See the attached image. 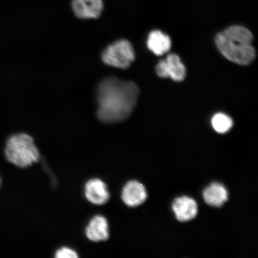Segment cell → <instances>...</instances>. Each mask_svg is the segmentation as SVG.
I'll return each instance as SVG.
<instances>
[{
    "label": "cell",
    "instance_id": "obj_1",
    "mask_svg": "<svg viewBox=\"0 0 258 258\" xmlns=\"http://www.w3.org/2000/svg\"><path fill=\"white\" fill-rule=\"evenodd\" d=\"M140 89L134 82L109 77L97 89L98 108L97 116L106 123L126 120L137 105Z\"/></svg>",
    "mask_w": 258,
    "mask_h": 258
},
{
    "label": "cell",
    "instance_id": "obj_2",
    "mask_svg": "<svg viewBox=\"0 0 258 258\" xmlns=\"http://www.w3.org/2000/svg\"><path fill=\"white\" fill-rule=\"evenodd\" d=\"M251 32L242 26H231L219 33L216 45L222 55L241 66H248L255 59L256 51L252 46Z\"/></svg>",
    "mask_w": 258,
    "mask_h": 258
},
{
    "label": "cell",
    "instance_id": "obj_3",
    "mask_svg": "<svg viewBox=\"0 0 258 258\" xmlns=\"http://www.w3.org/2000/svg\"><path fill=\"white\" fill-rule=\"evenodd\" d=\"M5 155L9 162L21 168L32 165L40 159L33 138L26 134H16L9 139Z\"/></svg>",
    "mask_w": 258,
    "mask_h": 258
},
{
    "label": "cell",
    "instance_id": "obj_4",
    "mask_svg": "<svg viewBox=\"0 0 258 258\" xmlns=\"http://www.w3.org/2000/svg\"><path fill=\"white\" fill-rule=\"evenodd\" d=\"M101 59L106 66L125 70L135 60L134 48L130 41L124 39L118 40L105 48Z\"/></svg>",
    "mask_w": 258,
    "mask_h": 258
},
{
    "label": "cell",
    "instance_id": "obj_5",
    "mask_svg": "<svg viewBox=\"0 0 258 258\" xmlns=\"http://www.w3.org/2000/svg\"><path fill=\"white\" fill-rule=\"evenodd\" d=\"M156 73L161 78H170L177 82L185 79L186 71L178 56L170 54L156 67Z\"/></svg>",
    "mask_w": 258,
    "mask_h": 258
},
{
    "label": "cell",
    "instance_id": "obj_6",
    "mask_svg": "<svg viewBox=\"0 0 258 258\" xmlns=\"http://www.w3.org/2000/svg\"><path fill=\"white\" fill-rule=\"evenodd\" d=\"M72 8L80 19H98L104 11V0H72Z\"/></svg>",
    "mask_w": 258,
    "mask_h": 258
},
{
    "label": "cell",
    "instance_id": "obj_7",
    "mask_svg": "<svg viewBox=\"0 0 258 258\" xmlns=\"http://www.w3.org/2000/svg\"><path fill=\"white\" fill-rule=\"evenodd\" d=\"M147 197V190L145 186L137 180L128 182L122 189V201L129 207H137L143 204Z\"/></svg>",
    "mask_w": 258,
    "mask_h": 258
},
{
    "label": "cell",
    "instance_id": "obj_8",
    "mask_svg": "<svg viewBox=\"0 0 258 258\" xmlns=\"http://www.w3.org/2000/svg\"><path fill=\"white\" fill-rule=\"evenodd\" d=\"M172 209L177 220L186 222L192 220L198 215V207L195 200L183 196L173 202Z\"/></svg>",
    "mask_w": 258,
    "mask_h": 258
},
{
    "label": "cell",
    "instance_id": "obj_9",
    "mask_svg": "<svg viewBox=\"0 0 258 258\" xmlns=\"http://www.w3.org/2000/svg\"><path fill=\"white\" fill-rule=\"evenodd\" d=\"M85 196L93 205H103L109 201V193L105 183L101 179H93L87 182Z\"/></svg>",
    "mask_w": 258,
    "mask_h": 258
},
{
    "label": "cell",
    "instance_id": "obj_10",
    "mask_svg": "<svg viewBox=\"0 0 258 258\" xmlns=\"http://www.w3.org/2000/svg\"><path fill=\"white\" fill-rule=\"evenodd\" d=\"M86 236L95 242L107 240L109 238L108 224L102 216H96L90 221L86 230Z\"/></svg>",
    "mask_w": 258,
    "mask_h": 258
},
{
    "label": "cell",
    "instance_id": "obj_11",
    "mask_svg": "<svg viewBox=\"0 0 258 258\" xmlns=\"http://www.w3.org/2000/svg\"><path fill=\"white\" fill-rule=\"evenodd\" d=\"M147 46L157 56L163 55L170 50L172 41L168 35L159 30H154L148 35Z\"/></svg>",
    "mask_w": 258,
    "mask_h": 258
},
{
    "label": "cell",
    "instance_id": "obj_12",
    "mask_svg": "<svg viewBox=\"0 0 258 258\" xmlns=\"http://www.w3.org/2000/svg\"><path fill=\"white\" fill-rule=\"evenodd\" d=\"M203 198L209 206L221 207L227 201L228 194L224 185L215 182L205 189L203 192Z\"/></svg>",
    "mask_w": 258,
    "mask_h": 258
},
{
    "label": "cell",
    "instance_id": "obj_13",
    "mask_svg": "<svg viewBox=\"0 0 258 258\" xmlns=\"http://www.w3.org/2000/svg\"><path fill=\"white\" fill-rule=\"evenodd\" d=\"M212 124L218 133L225 134L233 127V121L227 115L223 113H218L213 117Z\"/></svg>",
    "mask_w": 258,
    "mask_h": 258
},
{
    "label": "cell",
    "instance_id": "obj_14",
    "mask_svg": "<svg viewBox=\"0 0 258 258\" xmlns=\"http://www.w3.org/2000/svg\"><path fill=\"white\" fill-rule=\"evenodd\" d=\"M56 258H76L78 254L75 251L69 247H62L58 250L55 254Z\"/></svg>",
    "mask_w": 258,
    "mask_h": 258
},
{
    "label": "cell",
    "instance_id": "obj_15",
    "mask_svg": "<svg viewBox=\"0 0 258 258\" xmlns=\"http://www.w3.org/2000/svg\"><path fill=\"white\" fill-rule=\"evenodd\" d=\"M1 184H2V179H1V177H0V187H1Z\"/></svg>",
    "mask_w": 258,
    "mask_h": 258
}]
</instances>
